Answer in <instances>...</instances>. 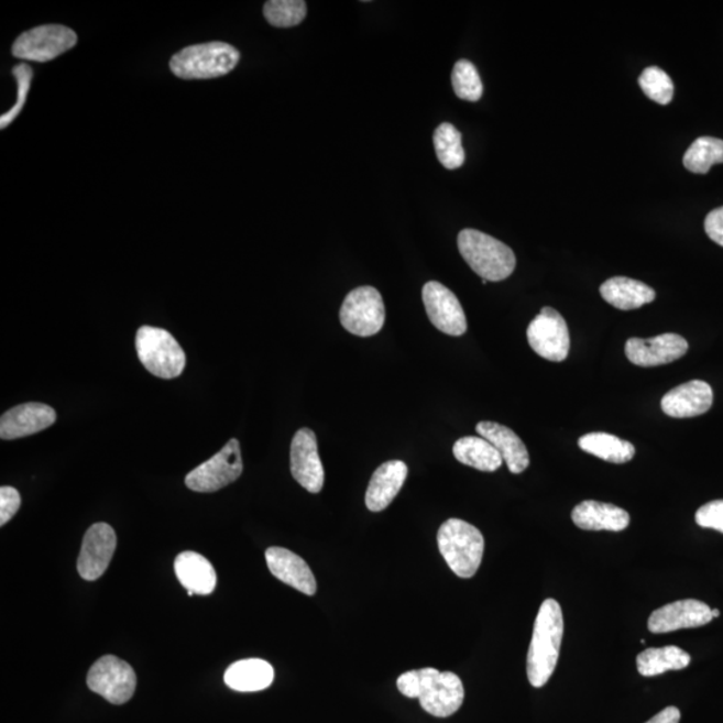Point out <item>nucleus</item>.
Segmentation results:
<instances>
[{"label": "nucleus", "instance_id": "16", "mask_svg": "<svg viewBox=\"0 0 723 723\" xmlns=\"http://www.w3.org/2000/svg\"><path fill=\"white\" fill-rule=\"evenodd\" d=\"M713 620L712 609L706 603L686 599L654 611L648 620V629L653 634H666L683 628L706 626Z\"/></svg>", "mask_w": 723, "mask_h": 723}, {"label": "nucleus", "instance_id": "21", "mask_svg": "<svg viewBox=\"0 0 723 723\" xmlns=\"http://www.w3.org/2000/svg\"><path fill=\"white\" fill-rule=\"evenodd\" d=\"M475 430L499 450L511 473L521 474L529 467L528 449L515 431L491 421L478 424Z\"/></svg>", "mask_w": 723, "mask_h": 723}, {"label": "nucleus", "instance_id": "25", "mask_svg": "<svg viewBox=\"0 0 723 723\" xmlns=\"http://www.w3.org/2000/svg\"><path fill=\"white\" fill-rule=\"evenodd\" d=\"M603 299L617 310H636L655 300V292L647 284L629 277L616 276L601 286Z\"/></svg>", "mask_w": 723, "mask_h": 723}, {"label": "nucleus", "instance_id": "19", "mask_svg": "<svg viewBox=\"0 0 723 723\" xmlns=\"http://www.w3.org/2000/svg\"><path fill=\"white\" fill-rule=\"evenodd\" d=\"M265 560H267L271 573L281 582L308 596H313L317 592V580H315L311 568L300 556L286 548L271 547L265 552Z\"/></svg>", "mask_w": 723, "mask_h": 723}, {"label": "nucleus", "instance_id": "33", "mask_svg": "<svg viewBox=\"0 0 723 723\" xmlns=\"http://www.w3.org/2000/svg\"><path fill=\"white\" fill-rule=\"evenodd\" d=\"M639 86L645 95L659 105L670 103L673 84L669 74L657 66L647 67L639 77Z\"/></svg>", "mask_w": 723, "mask_h": 723}, {"label": "nucleus", "instance_id": "23", "mask_svg": "<svg viewBox=\"0 0 723 723\" xmlns=\"http://www.w3.org/2000/svg\"><path fill=\"white\" fill-rule=\"evenodd\" d=\"M572 522L584 530H611L621 533L629 525V515L620 506L587 500L574 506Z\"/></svg>", "mask_w": 723, "mask_h": 723}, {"label": "nucleus", "instance_id": "7", "mask_svg": "<svg viewBox=\"0 0 723 723\" xmlns=\"http://www.w3.org/2000/svg\"><path fill=\"white\" fill-rule=\"evenodd\" d=\"M241 473H243V460H241L240 442L237 438H232L218 454L194 469L185 478V485L194 492H218L237 481Z\"/></svg>", "mask_w": 723, "mask_h": 723}, {"label": "nucleus", "instance_id": "14", "mask_svg": "<svg viewBox=\"0 0 723 723\" xmlns=\"http://www.w3.org/2000/svg\"><path fill=\"white\" fill-rule=\"evenodd\" d=\"M688 350V341L678 333H662L650 339L629 338L624 348L628 361L640 368L662 366L678 361Z\"/></svg>", "mask_w": 723, "mask_h": 723}, {"label": "nucleus", "instance_id": "2", "mask_svg": "<svg viewBox=\"0 0 723 723\" xmlns=\"http://www.w3.org/2000/svg\"><path fill=\"white\" fill-rule=\"evenodd\" d=\"M463 261L486 282H502L516 269L515 253L503 241L478 230H462L457 239Z\"/></svg>", "mask_w": 723, "mask_h": 723}, {"label": "nucleus", "instance_id": "8", "mask_svg": "<svg viewBox=\"0 0 723 723\" xmlns=\"http://www.w3.org/2000/svg\"><path fill=\"white\" fill-rule=\"evenodd\" d=\"M421 688H419L418 700L426 713L447 719L459 712L462 706L463 684L460 677L454 672H441L432 667L419 670Z\"/></svg>", "mask_w": 723, "mask_h": 723}, {"label": "nucleus", "instance_id": "24", "mask_svg": "<svg viewBox=\"0 0 723 723\" xmlns=\"http://www.w3.org/2000/svg\"><path fill=\"white\" fill-rule=\"evenodd\" d=\"M275 679L274 667L263 659H243L228 667L224 682L240 693H253L269 689Z\"/></svg>", "mask_w": 723, "mask_h": 723}, {"label": "nucleus", "instance_id": "38", "mask_svg": "<svg viewBox=\"0 0 723 723\" xmlns=\"http://www.w3.org/2000/svg\"><path fill=\"white\" fill-rule=\"evenodd\" d=\"M401 694L407 698H418L419 688H421V677L419 670L407 671L402 673L397 681Z\"/></svg>", "mask_w": 723, "mask_h": 723}, {"label": "nucleus", "instance_id": "3", "mask_svg": "<svg viewBox=\"0 0 723 723\" xmlns=\"http://www.w3.org/2000/svg\"><path fill=\"white\" fill-rule=\"evenodd\" d=\"M438 549L457 577L471 579L479 571L484 555V536L472 524L450 518L437 535Z\"/></svg>", "mask_w": 723, "mask_h": 723}, {"label": "nucleus", "instance_id": "40", "mask_svg": "<svg viewBox=\"0 0 723 723\" xmlns=\"http://www.w3.org/2000/svg\"><path fill=\"white\" fill-rule=\"evenodd\" d=\"M713 617H719L721 615L719 610H712Z\"/></svg>", "mask_w": 723, "mask_h": 723}, {"label": "nucleus", "instance_id": "32", "mask_svg": "<svg viewBox=\"0 0 723 723\" xmlns=\"http://www.w3.org/2000/svg\"><path fill=\"white\" fill-rule=\"evenodd\" d=\"M452 85L456 96L463 101L478 102L484 91L478 69L467 59H461L454 65Z\"/></svg>", "mask_w": 723, "mask_h": 723}, {"label": "nucleus", "instance_id": "15", "mask_svg": "<svg viewBox=\"0 0 723 723\" xmlns=\"http://www.w3.org/2000/svg\"><path fill=\"white\" fill-rule=\"evenodd\" d=\"M293 478L310 493H319L325 485V469L321 465L317 436L311 429L295 432L292 443Z\"/></svg>", "mask_w": 723, "mask_h": 723}, {"label": "nucleus", "instance_id": "4", "mask_svg": "<svg viewBox=\"0 0 723 723\" xmlns=\"http://www.w3.org/2000/svg\"><path fill=\"white\" fill-rule=\"evenodd\" d=\"M240 61V53L224 42H209L183 48L173 55L171 70L183 79H211L227 76Z\"/></svg>", "mask_w": 723, "mask_h": 723}, {"label": "nucleus", "instance_id": "10", "mask_svg": "<svg viewBox=\"0 0 723 723\" xmlns=\"http://www.w3.org/2000/svg\"><path fill=\"white\" fill-rule=\"evenodd\" d=\"M138 677L125 660L105 655L88 673V688L113 704L127 703L134 694Z\"/></svg>", "mask_w": 723, "mask_h": 723}, {"label": "nucleus", "instance_id": "39", "mask_svg": "<svg viewBox=\"0 0 723 723\" xmlns=\"http://www.w3.org/2000/svg\"><path fill=\"white\" fill-rule=\"evenodd\" d=\"M679 721H681V712H679L677 708L670 706L653 716V719L646 723H679Z\"/></svg>", "mask_w": 723, "mask_h": 723}, {"label": "nucleus", "instance_id": "35", "mask_svg": "<svg viewBox=\"0 0 723 723\" xmlns=\"http://www.w3.org/2000/svg\"><path fill=\"white\" fill-rule=\"evenodd\" d=\"M695 522L702 528L719 530L723 534V500L704 504L695 513Z\"/></svg>", "mask_w": 723, "mask_h": 723}, {"label": "nucleus", "instance_id": "22", "mask_svg": "<svg viewBox=\"0 0 723 723\" xmlns=\"http://www.w3.org/2000/svg\"><path fill=\"white\" fill-rule=\"evenodd\" d=\"M175 572L188 595H211L218 583V574L215 568L200 554L187 551L177 556L175 560Z\"/></svg>", "mask_w": 723, "mask_h": 723}, {"label": "nucleus", "instance_id": "31", "mask_svg": "<svg viewBox=\"0 0 723 723\" xmlns=\"http://www.w3.org/2000/svg\"><path fill=\"white\" fill-rule=\"evenodd\" d=\"M265 20L275 28H294L305 21L307 4L303 0H270L264 4Z\"/></svg>", "mask_w": 723, "mask_h": 723}, {"label": "nucleus", "instance_id": "34", "mask_svg": "<svg viewBox=\"0 0 723 723\" xmlns=\"http://www.w3.org/2000/svg\"><path fill=\"white\" fill-rule=\"evenodd\" d=\"M12 73H14L18 80V101L15 102L14 108L10 109L8 113L3 114L2 119H0V128L2 129L8 128L10 123L17 119L18 114L21 113L24 101H26L29 95L31 79H33V69L26 64L15 66Z\"/></svg>", "mask_w": 723, "mask_h": 723}, {"label": "nucleus", "instance_id": "28", "mask_svg": "<svg viewBox=\"0 0 723 723\" xmlns=\"http://www.w3.org/2000/svg\"><path fill=\"white\" fill-rule=\"evenodd\" d=\"M691 662L688 653L677 646L647 648L636 658V666L643 677H655L666 671L683 670Z\"/></svg>", "mask_w": 723, "mask_h": 723}, {"label": "nucleus", "instance_id": "5", "mask_svg": "<svg viewBox=\"0 0 723 723\" xmlns=\"http://www.w3.org/2000/svg\"><path fill=\"white\" fill-rule=\"evenodd\" d=\"M135 349L147 372L158 379L173 380L183 374L187 357L171 332L142 326L135 337Z\"/></svg>", "mask_w": 723, "mask_h": 723}, {"label": "nucleus", "instance_id": "18", "mask_svg": "<svg viewBox=\"0 0 723 723\" xmlns=\"http://www.w3.org/2000/svg\"><path fill=\"white\" fill-rule=\"evenodd\" d=\"M713 388L703 381H690L672 388L662 398V410L672 418L702 416L713 405Z\"/></svg>", "mask_w": 723, "mask_h": 723}, {"label": "nucleus", "instance_id": "29", "mask_svg": "<svg viewBox=\"0 0 723 723\" xmlns=\"http://www.w3.org/2000/svg\"><path fill=\"white\" fill-rule=\"evenodd\" d=\"M435 150L438 160L445 168L459 169L465 163V151L462 147V135L452 123L443 122L436 129Z\"/></svg>", "mask_w": 723, "mask_h": 723}, {"label": "nucleus", "instance_id": "1", "mask_svg": "<svg viewBox=\"0 0 723 723\" xmlns=\"http://www.w3.org/2000/svg\"><path fill=\"white\" fill-rule=\"evenodd\" d=\"M562 635L565 617L560 604L555 599H547L537 614L527 658L528 679L534 688H543L552 677L559 660Z\"/></svg>", "mask_w": 723, "mask_h": 723}, {"label": "nucleus", "instance_id": "26", "mask_svg": "<svg viewBox=\"0 0 723 723\" xmlns=\"http://www.w3.org/2000/svg\"><path fill=\"white\" fill-rule=\"evenodd\" d=\"M457 461L481 472H496L503 465V457L490 441L482 437H462L454 443Z\"/></svg>", "mask_w": 723, "mask_h": 723}, {"label": "nucleus", "instance_id": "30", "mask_svg": "<svg viewBox=\"0 0 723 723\" xmlns=\"http://www.w3.org/2000/svg\"><path fill=\"white\" fill-rule=\"evenodd\" d=\"M723 163V140L714 138L697 139L683 156L684 168L704 175L714 164Z\"/></svg>", "mask_w": 723, "mask_h": 723}, {"label": "nucleus", "instance_id": "17", "mask_svg": "<svg viewBox=\"0 0 723 723\" xmlns=\"http://www.w3.org/2000/svg\"><path fill=\"white\" fill-rule=\"evenodd\" d=\"M57 413L53 407L40 404V402H29L20 406L12 407L6 412L0 419V437L2 440H17L33 436L55 423Z\"/></svg>", "mask_w": 723, "mask_h": 723}, {"label": "nucleus", "instance_id": "13", "mask_svg": "<svg viewBox=\"0 0 723 723\" xmlns=\"http://www.w3.org/2000/svg\"><path fill=\"white\" fill-rule=\"evenodd\" d=\"M117 547L114 529L107 523L91 525L85 534L78 558L80 578L95 582L107 572Z\"/></svg>", "mask_w": 723, "mask_h": 723}, {"label": "nucleus", "instance_id": "20", "mask_svg": "<svg viewBox=\"0 0 723 723\" xmlns=\"http://www.w3.org/2000/svg\"><path fill=\"white\" fill-rule=\"evenodd\" d=\"M407 478V465L404 461L393 460L382 463L373 474L366 492L369 511L382 512L393 503L404 486Z\"/></svg>", "mask_w": 723, "mask_h": 723}, {"label": "nucleus", "instance_id": "12", "mask_svg": "<svg viewBox=\"0 0 723 723\" xmlns=\"http://www.w3.org/2000/svg\"><path fill=\"white\" fill-rule=\"evenodd\" d=\"M426 314L436 329L452 337H461L468 330L467 315L457 296L438 282H428L423 288Z\"/></svg>", "mask_w": 723, "mask_h": 723}, {"label": "nucleus", "instance_id": "11", "mask_svg": "<svg viewBox=\"0 0 723 723\" xmlns=\"http://www.w3.org/2000/svg\"><path fill=\"white\" fill-rule=\"evenodd\" d=\"M530 348L551 362H562L570 354V331L567 321L552 307H543L527 330Z\"/></svg>", "mask_w": 723, "mask_h": 723}, {"label": "nucleus", "instance_id": "27", "mask_svg": "<svg viewBox=\"0 0 723 723\" xmlns=\"http://www.w3.org/2000/svg\"><path fill=\"white\" fill-rule=\"evenodd\" d=\"M579 447L585 453L611 463H626L632 461L635 456V448L632 442L602 431L589 432V435L580 437Z\"/></svg>", "mask_w": 723, "mask_h": 723}, {"label": "nucleus", "instance_id": "6", "mask_svg": "<svg viewBox=\"0 0 723 723\" xmlns=\"http://www.w3.org/2000/svg\"><path fill=\"white\" fill-rule=\"evenodd\" d=\"M339 318L352 336L366 338L379 333L386 318L379 289L370 286L352 289L346 296Z\"/></svg>", "mask_w": 723, "mask_h": 723}, {"label": "nucleus", "instance_id": "9", "mask_svg": "<svg viewBox=\"0 0 723 723\" xmlns=\"http://www.w3.org/2000/svg\"><path fill=\"white\" fill-rule=\"evenodd\" d=\"M77 34L62 24H45L18 36L12 55L33 62L53 61L77 45Z\"/></svg>", "mask_w": 723, "mask_h": 723}, {"label": "nucleus", "instance_id": "37", "mask_svg": "<svg viewBox=\"0 0 723 723\" xmlns=\"http://www.w3.org/2000/svg\"><path fill=\"white\" fill-rule=\"evenodd\" d=\"M704 231L714 243L723 247V207L713 209L704 220Z\"/></svg>", "mask_w": 723, "mask_h": 723}, {"label": "nucleus", "instance_id": "36", "mask_svg": "<svg viewBox=\"0 0 723 723\" xmlns=\"http://www.w3.org/2000/svg\"><path fill=\"white\" fill-rule=\"evenodd\" d=\"M21 494L12 486L0 488V525L8 524L21 508Z\"/></svg>", "mask_w": 723, "mask_h": 723}]
</instances>
